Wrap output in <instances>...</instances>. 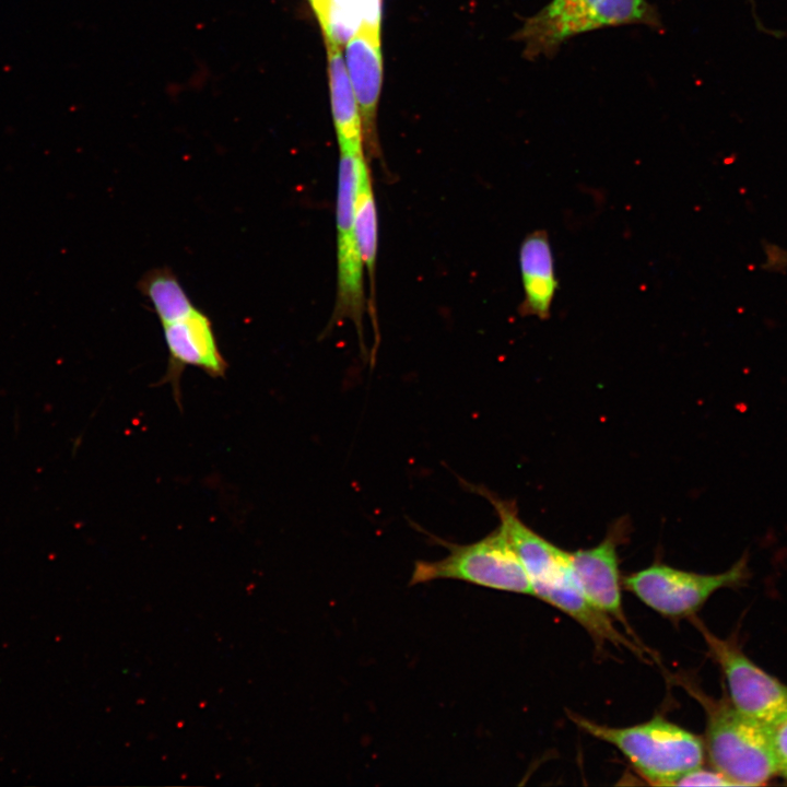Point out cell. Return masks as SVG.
Here are the masks:
<instances>
[{
	"label": "cell",
	"instance_id": "cell-1",
	"mask_svg": "<svg viewBox=\"0 0 787 787\" xmlns=\"http://www.w3.org/2000/svg\"><path fill=\"white\" fill-rule=\"evenodd\" d=\"M469 488L494 507L500 526L525 567L532 596L576 621L591 636L598 648L612 644L643 657L642 647L619 632L614 621L586 598L574 575L569 552L545 540L522 522L514 502L505 501L479 485L470 484Z\"/></svg>",
	"mask_w": 787,
	"mask_h": 787
},
{
	"label": "cell",
	"instance_id": "cell-2",
	"mask_svg": "<svg viewBox=\"0 0 787 787\" xmlns=\"http://www.w3.org/2000/svg\"><path fill=\"white\" fill-rule=\"evenodd\" d=\"M569 719L591 737L615 747L649 784L673 786L685 773L703 765V738L666 719L610 727L568 713Z\"/></svg>",
	"mask_w": 787,
	"mask_h": 787
},
{
	"label": "cell",
	"instance_id": "cell-3",
	"mask_svg": "<svg viewBox=\"0 0 787 787\" xmlns=\"http://www.w3.org/2000/svg\"><path fill=\"white\" fill-rule=\"evenodd\" d=\"M706 713L705 752L716 771L736 786H760L777 775L772 728L740 713L729 698L691 690Z\"/></svg>",
	"mask_w": 787,
	"mask_h": 787
},
{
	"label": "cell",
	"instance_id": "cell-4",
	"mask_svg": "<svg viewBox=\"0 0 787 787\" xmlns=\"http://www.w3.org/2000/svg\"><path fill=\"white\" fill-rule=\"evenodd\" d=\"M639 24L661 27L647 0H552L525 20L514 35L529 60L553 57L567 39L603 27Z\"/></svg>",
	"mask_w": 787,
	"mask_h": 787
},
{
	"label": "cell",
	"instance_id": "cell-5",
	"mask_svg": "<svg viewBox=\"0 0 787 787\" xmlns=\"http://www.w3.org/2000/svg\"><path fill=\"white\" fill-rule=\"evenodd\" d=\"M434 540L447 548L449 553L436 561L418 560L411 574V586L454 579L532 596L525 567L501 526L468 544H455L436 537Z\"/></svg>",
	"mask_w": 787,
	"mask_h": 787
},
{
	"label": "cell",
	"instance_id": "cell-6",
	"mask_svg": "<svg viewBox=\"0 0 787 787\" xmlns=\"http://www.w3.org/2000/svg\"><path fill=\"white\" fill-rule=\"evenodd\" d=\"M747 557L718 574H700L655 563L623 578L624 588L645 606L669 619L692 616L717 590L740 585Z\"/></svg>",
	"mask_w": 787,
	"mask_h": 787
},
{
	"label": "cell",
	"instance_id": "cell-7",
	"mask_svg": "<svg viewBox=\"0 0 787 787\" xmlns=\"http://www.w3.org/2000/svg\"><path fill=\"white\" fill-rule=\"evenodd\" d=\"M365 154L340 153L336 201L337 295L332 324L351 320L363 346V317L367 310L364 263L354 227V193L359 158ZM330 324V325H332Z\"/></svg>",
	"mask_w": 787,
	"mask_h": 787
},
{
	"label": "cell",
	"instance_id": "cell-8",
	"mask_svg": "<svg viewBox=\"0 0 787 787\" xmlns=\"http://www.w3.org/2000/svg\"><path fill=\"white\" fill-rule=\"evenodd\" d=\"M696 626L725 676L731 704L770 728L787 721V684L753 662L733 639L715 636L698 621Z\"/></svg>",
	"mask_w": 787,
	"mask_h": 787
},
{
	"label": "cell",
	"instance_id": "cell-9",
	"mask_svg": "<svg viewBox=\"0 0 787 787\" xmlns=\"http://www.w3.org/2000/svg\"><path fill=\"white\" fill-rule=\"evenodd\" d=\"M383 0H363L360 21L343 46L346 71L355 93L369 156L379 153L377 113L384 81Z\"/></svg>",
	"mask_w": 787,
	"mask_h": 787
},
{
	"label": "cell",
	"instance_id": "cell-10",
	"mask_svg": "<svg viewBox=\"0 0 787 787\" xmlns=\"http://www.w3.org/2000/svg\"><path fill=\"white\" fill-rule=\"evenodd\" d=\"M168 352L167 367L162 383L172 386L180 404V377L186 367L200 368L213 378L224 377L228 367L222 355L210 317L197 308L189 316L162 325Z\"/></svg>",
	"mask_w": 787,
	"mask_h": 787
},
{
	"label": "cell",
	"instance_id": "cell-11",
	"mask_svg": "<svg viewBox=\"0 0 787 787\" xmlns=\"http://www.w3.org/2000/svg\"><path fill=\"white\" fill-rule=\"evenodd\" d=\"M625 527L621 520L600 543L569 552V559L577 583L589 602L632 633L622 606L618 556V545L626 532Z\"/></svg>",
	"mask_w": 787,
	"mask_h": 787
},
{
	"label": "cell",
	"instance_id": "cell-12",
	"mask_svg": "<svg viewBox=\"0 0 787 787\" xmlns=\"http://www.w3.org/2000/svg\"><path fill=\"white\" fill-rule=\"evenodd\" d=\"M518 261L524 289L519 312L522 316L545 320L550 317L559 282L552 247L544 230H536L525 236Z\"/></svg>",
	"mask_w": 787,
	"mask_h": 787
},
{
	"label": "cell",
	"instance_id": "cell-13",
	"mask_svg": "<svg viewBox=\"0 0 787 787\" xmlns=\"http://www.w3.org/2000/svg\"><path fill=\"white\" fill-rule=\"evenodd\" d=\"M333 128L340 153L364 154L360 108L343 57V48L325 46Z\"/></svg>",
	"mask_w": 787,
	"mask_h": 787
},
{
	"label": "cell",
	"instance_id": "cell-14",
	"mask_svg": "<svg viewBox=\"0 0 787 787\" xmlns=\"http://www.w3.org/2000/svg\"><path fill=\"white\" fill-rule=\"evenodd\" d=\"M354 227L361 257L368 277L369 294L367 298V312L378 342L375 291L378 219L371 172L365 155H362L357 162L354 193Z\"/></svg>",
	"mask_w": 787,
	"mask_h": 787
},
{
	"label": "cell",
	"instance_id": "cell-15",
	"mask_svg": "<svg viewBox=\"0 0 787 787\" xmlns=\"http://www.w3.org/2000/svg\"><path fill=\"white\" fill-rule=\"evenodd\" d=\"M138 289L150 302L161 325L185 318L197 309L175 272L166 266L145 272Z\"/></svg>",
	"mask_w": 787,
	"mask_h": 787
},
{
	"label": "cell",
	"instance_id": "cell-16",
	"mask_svg": "<svg viewBox=\"0 0 787 787\" xmlns=\"http://www.w3.org/2000/svg\"><path fill=\"white\" fill-rule=\"evenodd\" d=\"M673 786H736L715 768L698 766L682 775Z\"/></svg>",
	"mask_w": 787,
	"mask_h": 787
},
{
	"label": "cell",
	"instance_id": "cell-17",
	"mask_svg": "<svg viewBox=\"0 0 787 787\" xmlns=\"http://www.w3.org/2000/svg\"><path fill=\"white\" fill-rule=\"evenodd\" d=\"M772 743L777 775L787 783V721L772 728Z\"/></svg>",
	"mask_w": 787,
	"mask_h": 787
},
{
	"label": "cell",
	"instance_id": "cell-18",
	"mask_svg": "<svg viewBox=\"0 0 787 787\" xmlns=\"http://www.w3.org/2000/svg\"><path fill=\"white\" fill-rule=\"evenodd\" d=\"M325 39L329 34L331 0H306Z\"/></svg>",
	"mask_w": 787,
	"mask_h": 787
},
{
	"label": "cell",
	"instance_id": "cell-19",
	"mask_svg": "<svg viewBox=\"0 0 787 787\" xmlns=\"http://www.w3.org/2000/svg\"><path fill=\"white\" fill-rule=\"evenodd\" d=\"M765 263L764 268L768 270H785L787 269V250L775 245H767L765 247Z\"/></svg>",
	"mask_w": 787,
	"mask_h": 787
}]
</instances>
